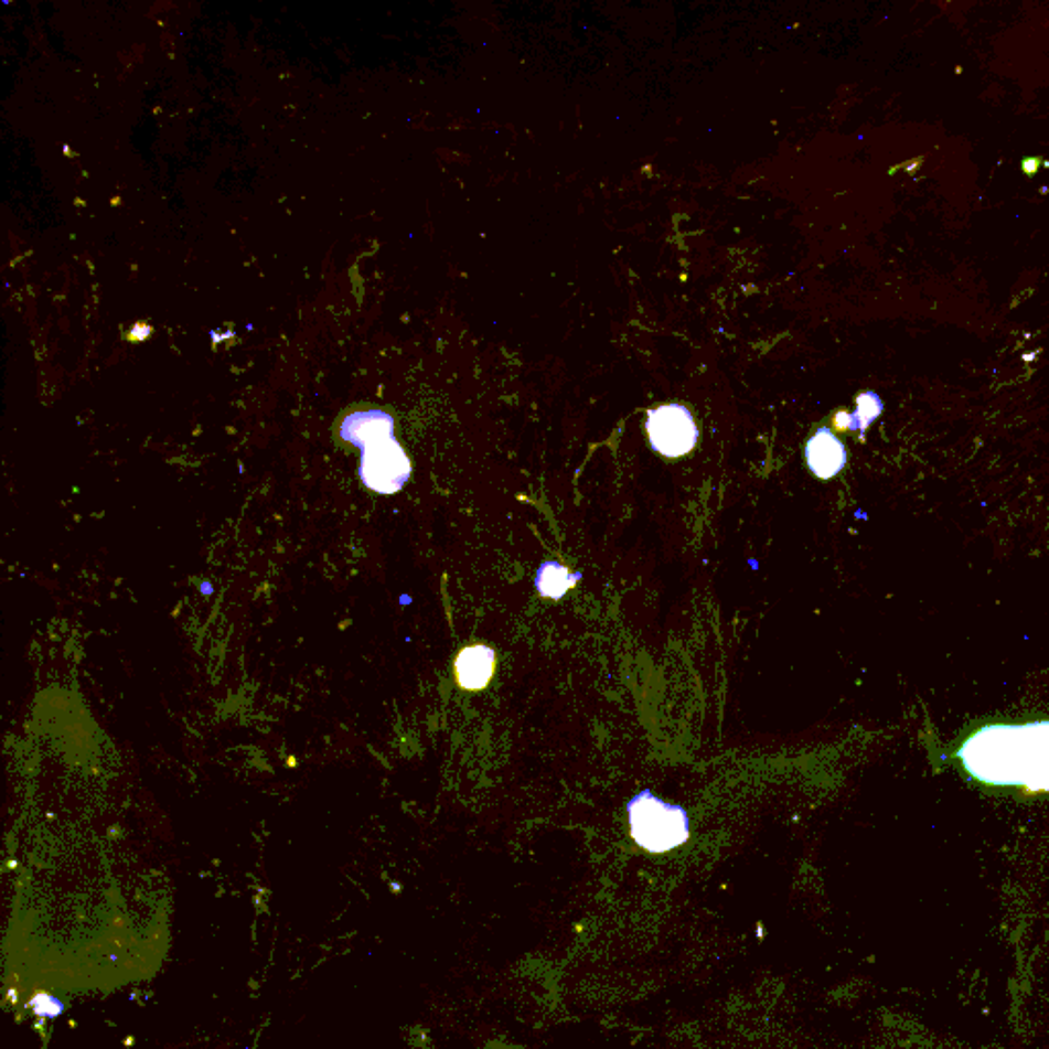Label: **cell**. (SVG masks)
I'll return each mask as SVG.
<instances>
[{"label": "cell", "mask_w": 1049, "mask_h": 1049, "mask_svg": "<svg viewBox=\"0 0 1049 1049\" xmlns=\"http://www.w3.org/2000/svg\"><path fill=\"white\" fill-rule=\"evenodd\" d=\"M957 757L970 775L988 785L1049 793V721L984 726Z\"/></svg>", "instance_id": "1"}, {"label": "cell", "mask_w": 1049, "mask_h": 1049, "mask_svg": "<svg viewBox=\"0 0 1049 1049\" xmlns=\"http://www.w3.org/2000/svg\"><path fill=\"white\" fill-rule=\"evenodd\" d=\"M339 437L361 449L360 478L377 494H396L413 475V463L396 439V420L382 408L353 410L339 422Z\"/></svg>", "instance_id": "2"}, {"label": "cell", "mask_w": 1049, "mask_h": 1049, "mask_svg": "<svg viewBox=\"0 0 1049 1049\" xmlns=\"http://www.w3.org/2000/svg\"><path fill=\"white\" fill-rule=\"evenodd\" d=\"M628 822L633 843L647 853L661 855L689 841L691 824L685 807L664 802L652 791H640L628 804Z\"/></svg>", "instance_id": "3"}, {"label": "cell", "mask_w": 1049, "mask_h": 1049, "mask_svg": "<svg viewBox=\"0 0 1049 1049\" xmlns=\"http://www.w3.org/2000/svg\"><path fill=\"white\" fill-rule=\"evenodd\" d=\"M646 432L652 449L671 460L687 456L699 441L697 422L685 404H662L650 410Z\"/></svg>", "instance_id": "4"}, {"label": "cell", "mask_w": 1049, "mask_h": 1049, "mask_svg": "<svg viewBox=\"0 0 1049 1049\" xmlns=\"http://www.w3.org/2000/svg\"><path fill=\"white\" fill-rule=\"evenodd\" d=\"M847 447L828 427H820L805 443V463L820 480H831L847 465Z\"/></svg>", "instance_id": "5"}, {"label": "cell", "mask_w": 1049, "mask_h": 1049, "mask_svg": "<svg viewBox=\"0 0 1049 1049\" xmlns=\"http://www.w3.org/2000/svg\"><path fill=\"white\" fill-rule=\"evenodd\" d=\"M496 656L489 646H470L461 650L456 661V678L460 687L468 691L484 689L494 675Z\"/></svg>", "instance_id": "6"}, {"label": "cell", "mask_w": 1049, "mask_h": 1049, "mask_svg": "<svg viewBox=\"0 0 1049 1049\" xmlns=\"http://www.w3.org/2000/svg\"><path fill=\"white\" fill-rule=\"evenodd\" d=\"M884 413V400L877 392H861L857 396V408L853 413H836L834 417V425L836 429L841 431H853L861 432L865 435V431L876 422L877 418L881 417Z\"/></svg>", "instance_id": "7"}, {"label": "cell", "mask_w": 1049, "mask_h": 1049, "mask_svg": "<svg viewBox=\"0 0 1049 1049\" xmlns=\"http://www.w3.org/2000/svg\"><path fill=\"white\" fill-rule=\"evenodd\" d=\"M582 578L580 572L570 575V570L556 560H547L537 568L535 575V589L544 599H554L558 601L568 590L575 587L576 582Z\"/></svg>", "instance_id": "8"}, {"label": "cell", "mask_w": 1049, "mask_h": 1049, "mask_svg": "<svg viewBox=\"0 0 1049 1049\" xmlns=\"http://www.w3.org/2000/svg\"><path fill=\"white\" fill-rule=\"evenodd\" d=\"M30 1008L42 1019H58L66 1006L56 996L47 992H38L35 996H31Z\"/></svg>", "instance_id": "9"}, {"label": "cell", "mask_w": 1049, "mask_h": 1049, "mask_svg": "<svg viewBox=\"0 0 1049 1049\" xmlns=\"http://www.w3.org/2000/svg\"><path fill=\"white\" fill-rule=\"evenodd\" d=\"M504 1049H506V1048H504ZM509 1049H513V1048H509Z\"/></svg>", "instance_id": "10"}]
</instances>
